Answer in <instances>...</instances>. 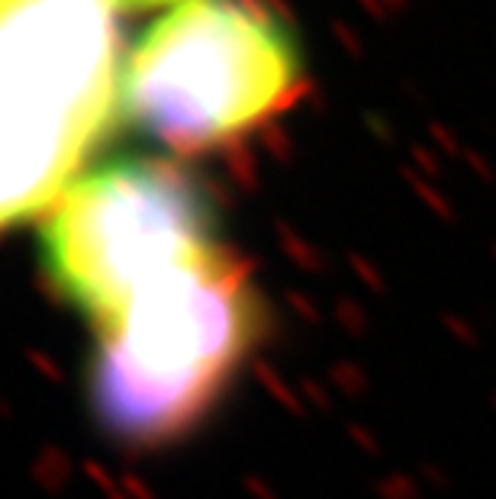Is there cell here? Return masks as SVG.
Here are the masks:
<instances>
[{"instance_id": "7a4b0ae2", "label": "cell", "mask_w": 496, "mask_h": 499, "mask_svg": "<svg viewBox=\"0 0 496 499\" xmlns=\"http://www.w3.org/2000/svg\"><path fill=\"white\" fill-rule=\"evenodd\" d=\"M258 329V296L232 255L177 267L97 329L94 412L116 438H174L236 377Z\"/></svg>"}, {"instance_id": "5b68a950", "label": "cell", "mask_w": 496, "mask_h": 499, "mask_svg": "<svg viewBox=\"0 0 496 499\" xmlns=\"http://www.w3.org/2000/svg\"><path fill=\"white\" fill-rule=\"evenodd\" d=\"M120 4V0H116ZM122 4H132V7H155V4H168V0H122Z\"/></svg>"}, {"instance_id": "3957f363", "label": "cell", "mask_w": 496, "mask_h": 499, "mask_svg": "<svg viewBox=\"0 0 496 499\" xmlns=\"http://www.w3.org/2000/svg\"><path fill=\"white\" fill-rule=\"evenodd\" d=\"M303 58L258 0H181L122 65L120 110L171 149H210L291 106Z\"/></svg>"}, {"instance_id": "6da1fadb", "label": "cell", "mask_w": 496, "mask_h": 499, "mask_svg": "<svg viewBox=\"0 0 496 499\" xmlns=\"http://www.w3.org/2000/svg\"><path fill=\"white\" fill-rule=\"evenodd\" d=\"M116 0H0V229L46 216L120 100Z\"/></svg>"}, {"instance_id": "277c9868", "label": "cell", "mask_w": 496, "mask_h": 499, "mask_svg": "<svg viewBox=\"0 0 496 499\" xmlns=\"http://www.w3.org/2000/svg\"><path fill=\"white\" fill-rule=\"evenodd\" d=\"M216 251L210 203L165 161H110L42 216L46 274L97 329L155 280Z\"/></svg>"}]
</instances>
